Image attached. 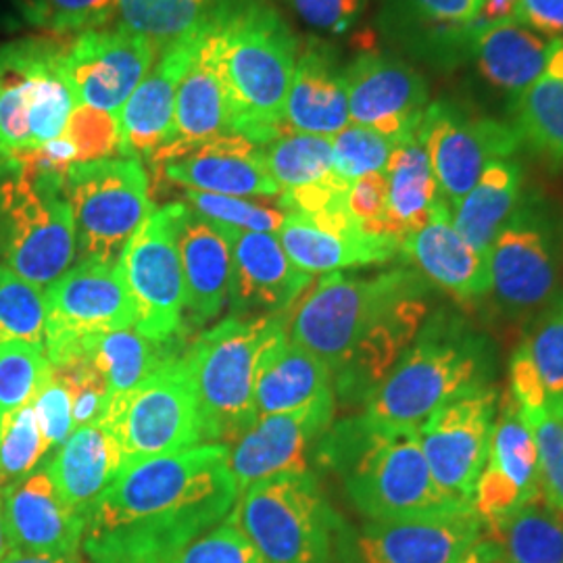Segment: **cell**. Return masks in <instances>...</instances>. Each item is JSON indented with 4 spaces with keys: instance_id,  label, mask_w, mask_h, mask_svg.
<instances>
[{
    "instance_id": "17",
    "label": "cell",
    "mask_w": 563,
    "mask_h": 563,
    "mask_svg": "<svg viewBox=\"0 0 563 563\" xmlns=\"http://www.w3.org/2000/svg\"><path fill=\"white\" fill-rule=\"evenodd\" d=\"M157 57V46L120 23L78 34L67 46L65 67L76 104H88L120 118Z\"/></svg>"
},
{
    "instance_id": "23",
    "label": "cell",
    "mask_w": 563,
    "mask_h": 563,
    "mask_svg": "<svg viewBox=\"0 0 563 563\" xmlns=\"http://www.w3.org/2000/svg\"><path fill=\"white\" fill-rule=\"evenodd\" d=\"M2 504L11 549L78 560L86 520L63 501L46 463L4 484Z\"/></svg>"
},
{
    "instance_id": "13",
    "label": "cell",
    "mask_w": 563,
    "mask_h": 563,
    "mask_svg": "<svg viewBox=\"0 0 563 563\" xmlns=\"http://www.w3.org/2000/svg\"><path fill=\"white\" fill-rule=\"evenodd\" d=\"M184 202H172L142 222L125 244L120 265L136 323L148 341L167 342L180 332L186 311V284L178 249V223Z\"/></svg>"
},
{
    "instance_id": "6",
    "label": "cell",
    "mask_w": 563,
    "mask_h": 563,
    "mask_svg": "<svg viewBox=\"0 0 563 563\" xmlns=\"http://www.w3.org/2000/svg\"><path fill=\"white\" fill-rule=\"evenodd\" d=\"M67 174L20 157H0V263L32 284L51 286L78 257Z\"/></svg>"
},
{
    "instance_id": "45",
    "label": "cell",
    "mask_w": 563,
    "mask_h": 563,
    "mask_svg": "<svg viewBox=\"0 0 563 563\" xmlns=\"http://www.w3.org/2000/svg\"><path fill=\"white\" fill-rule=\"evenodd\" d=\"M528 357L534 365L544 395L547 407L558 411L563 402V295L544 307L539 320L532 323L528 336L522 341Z\"/></svg>"
},
{
    "instance_id": "57",
    "label": "cell",
    "mask_w": 563,
    "mask_h": 563,
    "mask_svg": "<svg viewBox=\"0 0 563 563\" xmlns=\"http://www.w3.org/2000/svg\"><path fill=\"white\" fill-rule=\"evenodd\" d=\"M501 562V553L497 549V544L493 541L481 539L478 543L474 544L460 563H499Z\"/></svg>"
},
{
    "instance_id": "50",
    "label": "cell",
    "mask_w": 563,
    "mask_h": 563,
    "mask_svg": "<svg viewBox=\"0 0 563 563\" xmlns=\"http://www.w3.org/2000/svg\"><path fill=\"white\" fill-rule=\"evenodd\" d=\"M165 563H267L230 514Z\"/></svg>"
},
{
    "instance_id": "61",
    "label": "cell",
    "mask_w": 563,
    "mask_h": 563,
    "mask_svg": "<svg viewBox=\"0 0 563 563\" xmlns=\"http://www.w3.org/2000/svg\"><path fill=\"white\" fill-rule=\"evenodd\" d=\"M499 563H504V560H501V562H499Z\"/></svg>"
},
{
    "instance_id": "1",
    "label": "cell",
    "mask_w": 563,
    "mask_h": 563,
    "mask_svg": "<svg viewBox=\"0 0 563 563\" xmlns=\"http://www.w3.org/2000/svg\"><path fill=\"white\" fill-rule=\"evenodd\" d=\"M230 446L205 443L120 470L90 509L81 549L92 563H165L223 522L239 501Z\"/></svg>"
},
{
    "instance_id": "47",
    "label": "cell",
    "mask_w": 563,
    "mask_h": 563,
    "mask_svg": "<svg viewBox=\"0 0 563 563\" xmlns=\"http://www.w3.org/2000/svg\"><path fill=\"white\" fill-rule=\"evenodd\" d=\"M397 142L386 139L380 132L349 123L332 136V162L334 174L344 181H355L365 174L384 172Z\"/></svg>"
},
{
    "instance_id": "60",
    "label": "cell",
    "mask_w": 563,
    "mask_h": 563,
    "mask_svg": "<svg viewBox=\"0 0 563 563\" xmlns=\"http://www.w3.org/2000/svg\"><path fill=\"white\" fill-rule=\"evenodd\" d=\"M555 413H558V416H560V418H562V420H563V402H562V405H560V409H558V411H555Z\"/></svg>"
},
{
    "instance_id": "38",
    "label": "cell",
    "mask_w": 563,
    "mask_h": 563,
    "mask_svg": "<svg viewBox=\"0 0 563 563\" xmlns=\"http://www.w3.org/2000/svg\"><path fill=\"white\" fill-rule=\"evenodd\" d=\"M484 526L504 563H563V520L543 499Z\"/></svg>"
},
{
    "instance_id": "51",
    "label": "cell",
    "mask_w": 563,
    "mask_h": 563,
    "mask_svg": "<svg viewBox=\"0 0 563 563\" xmlns=\"http://www.w3.org/2000/svg\"><path fill=\"white\" fill-rule=\"evenodd\" d=\"M65 136L76 146V163L115 159L118 155L121 157L120 118L95 107L76 104L67 121Z\"/></svg>"
},
{
    "instance_id": "56",
    "label": "cell",
    "mask_w": 563,
    "mask_h": 563,
    "mask_svg": "<svg viewBox=\"0 0 563 563\" xmlns=\"http://www.w3.org/2000/svg\"><path fill=\"white\" fill-rule=\"evenodd\" d=\"M516 11H518V0H484L476 27L516 21Z\"/></svg>"
},
{
    "instance_id": "21",
    "label": "cell",
    "mask_w": 563,
    "mask_h": 563,
    "mask_svg": "<svg viewBox=\"0 0 563 563\" xmlns=\"http://www.w3.org/2000/svg\"><path fill=\"white\" fill-rule=\"evenodd\" d=\"M499 407L488 460L472 499V507L484 523L543 499L534 434L509 393H505Z\"/></svg>"
},
{
    "instance_id": "32",
    "label": "cell",
    "mask_w": 563,
    "mask_h": 563,
    "mask_svg": "<svg viewBox=\"0 0 563 563\" xmlns=\"http://www.w3.org/2000/svg\"><path fill=\"white\" fill-rule=\"evenodd\" d=\"M46 467L63 501L88 520L104 488L120 474V443L101 420L78 426Z\"/></svg>"
},
{
    "instance_id": "2",
    "label": "cell",
    "mask_w": 563,
    "mask_h": 563,
    "mask_svg": "<svg viewBox=\"0 0 563 563\" xmlns=\"http://www.w3.org/2000/svg\"><path fill=\"white\" fill-rule=\"evenodd\" d=\"M428 297L413 267L372 278L325 274L295 309L288 336L328 365L342 397L367 399L428 322Z\"/></svg>"
},
{
    "instance_id": "11",
    "label": "cell",
    "mask_w": 563,
    "mask_h": 563,
    "mask_svg": "<svg viewBox=\"0 0 563 563\" xmlns=\"http://www.w3.org/2000/svg\"><path fill=\"white\" fill-rule=\"evenodd\" d=\"M74 211L78 257L118 262L125 244L153 213L141 159L118 157L74 163L65 180Z\"/></svg>"
},
{
    "instance_id": "53",
    "label": "cell",
    "mask_w": 563,
    "mask_h": 563,
    "mask_svg": "<svg viewBox=\"0 0 563 563\" xmlns=\"http://www.w3.org/2000/svg\"><path fill=\"white\" fill-rule=\"evenodd\" d=\"M346 209L353 220L365 232L386 234V216H388V181L384 172H372L351 181L346 190ZM393 239V236H390Z\"/></svg>"
},
{
    "instance_id": "52",
    "label": "cell",
    "mask_w": 563,
    "mask_h": 563,
    "mask_svg": "<svg viewBox=\"0 0 563 563\" xmlns=\"http://www.w3.org/2000/svg\"><path fill=\"white\" fill-rule=\"evenodd\" d=\"M32 405L41 426L42 439L48 446V451L65 443L74 432L71 395L65 383L53 372V367L48 369Z\"/></svg>"
},
{
    "instance_id": "36",
    "label": "cell",
    "mask_w": 563,
    "mask_h": 563,
    "mask_svg": "<svg viewBox=\"0 0 563 563\" xmlns=\"http://www.w3.org/2000/svg\"><path fill=\"white\" fill-rule=\"evenodd\" d=\"M522 197V165L514 157L488 163L474 188L453 207V225L474 249L490 253Z\"/></svg>"
},
{
    "instance_id": "48",
    "label": "cell",
    "mask_w": 563,
    "mask_h": 563,
    "mask_svg": "<svg viewBox=\"0 0 563 563\" xmlns=\"http://www.w3.org/2000/svg\"><path fill=\"white\" fill-rule=\"evenodd\" d=\"M48 453L42 439L34 405H25L2 430L0 437V484L13 483L34 472L38 462Z\"/></svg>"
},
{
    "instance_id": "16",
    "label": "cell",
    "mask_w": 563,
    "mask_h": 563,
    "mask_svg": "<svg viewBox=\"0 0 563 563\" xmlns=\"http://www.w3.org/2000/svg\"><path fill=\"white\" fill-rule=\"evenodd\" d=\"M499 390L481 384L443 405L418 430L432 478L446 495L472 504L488 460Z\"/></svg>"
},
{
    "instance_id": "10",
    "label": "cell",
    "mask_w": 563,
    "mask_h": 563,
    "mask_svg": "<svg viewBox=\"0 0 563 563\" xmlns=\"http://www.w3.org/2000/svg\"><path fill=\"white\" fill-rule=\"evenodd\" d=\"M101 422L120 443L121 470L201 443L199 405L184 357L165 360L120 401L111 402Z\"/></svg>"
},
{
    "instance_id": "34",
    "label": "cell",
    "mask_w": 563,
    "mask_h": 563,
    "mask_svg": "<svg viewBox=\"0 0 563 563\" xmlns=\"http://www.w3.org/2000/svg\"><path fill=\"white\" fill-rule=\"evenodd\" d=\"M388 216L386 234L401 242L420 230L443 205V195L420 136L399 142L386 163Z\"/></svg>"
},
{
    "instance_id": "9",
    "label": "cell",
    "mask_w": 563,
    "mask_h": 563,
    "mask_svg": "<svg viewBox=\"0 0 563 563\" xmlns=\"http://www.w3.org/2000/svg\"><path fill=\"white\" fill-rule=\"evenodd\" d=\"M232 516L267 563H334L341 518L311 474L249 486Z\"/></svg>"
},
{
    "instance_id": "25",
    "label": "cell",
    "mask_w": 563,
    "mask_h": 563,
    "mask_svg": "<svg viewBox=\"0 0 563 563\" xmlns=\"http://www.w3.org/2000/svg\"><path fill=\"white\" fill-rule=\"evenodd\" d=\"M195 36L163 46L148 74L123 104L120 115L121 157L151 159L176 141V99L181 78L195 55Z\"/></svg>"
},
{
    "instance_id": "20",
    "label": "cell",
    "mask_w": 563,
    "mask_h": 563,
    "mask_svg": "<svg viewBox=\"0 0 563 563\" xmlns=\"http://www.w3.org/2000/svg\"><path fill=\"white\" fill-rule=\"evenodd\" d=\"M278 239L288 260L309 276L383 265L401 255V242L365 232L346 205L311 216L286 211Z\"/></svg>"
},
{
    "instance_id": "33",
    "label": "cell",
    "mask_w": 563,
    "mask_h": 563,
    "mask_svg": "<svg viewBox=\"0 0 563 563\" xmlns=\"http://www.w3.org/2000/svg\"><path fill=\"white\" fill-rule=\"evenodd\" d=\"M551 41L518 21L476 27L467 44V59L486 84L511 101L541 78Z\"/></svg>"
},
{
    "instance_id": "55",
    "label": "cell",
    "mask_w": 563,
    "mask_h": 563,
    "mask_svg": "<svg viewBox=\"0 0 563 563\" xmlns=\"http://www.w3.org/2000/svg\"><path fill=\"white\" fill-rule=\"evenodd\" d=\"M516 21L547 41L563 42V0H518Z\"/></svg>"
},
{
    "instance_id": "3",
    "label": "cell",
    "mask_w": 563,
    "mask_h": 563,
    "mask_svg": "<svg viewBox=\"0 0 563 563\" xmlns=\"http://www.w3.org/2000/svg\"><path fill=\"white\" fill-rule=\"evenodd\" d=\"M222 71L230 132L263 146L284 130L299 41L269 0H216L201 23Z\"/></svg>"
},
{
    "instance_id": "59",
    "label": "cell",
    "mask_w": 563,
    "mask_h": 563,
    "mask_svg": "<svg viewBox=\"0 0 563 563\" xmlns=\"http://www.w3.org/2000/svg\"><path fill=\"white\" fill-rule=\"evenodd\" d=\"M2 484H0V562L9 555L11 551V541H9V532H7V520H4V504H2Z\"/></svg>"
},
{
    "instance_id": "42",
    "label": "cell",
    "mask_w": 563,
    "mask_h": 563,
    "mask_svg": "<svg viewBox=\"0 0 563 563\" xmlns=\"http://www.w3.org/2000/svg\"><path fill=\"white\" fill-rule=\"evenodd\" d=\"M48 369L44 346L30 342L0 344V437L7 422L34 401Z\"/></svg>"
},
{
    "instance_id": "49",
    "label": "cell",
    "mask_w": 563,
    "mask_h": 563,
    "mask_svg": "<svg viewBox=\"0 0 563 563\" xmlns=\"http://www.w3.org/2000/svg\"><path fill=\"white\" fill-rule=\"evenodd\" d=\"M522 416L539 451L543 501L563 520V420L549 407Z\"/></svg>"
},
{
    "instance_id": "39",
    "label": "cell",
    "mask_w": 563,
    "mask_h": 563,
    "mask_svg": "<svg viewBox=\"0 0 563 563\" xmlns=\"http://www.w3.org/2000/svg\"><path fill=\"white\" fill-rule=\"evenodd\" d=\"M511 125L523 146L547 162L563 165V76L543 71L511 101Z\"/></svg>"
},
{
    "instance_id": "31",
    "label": "cell",
    "mask_w": 563,
    "mask_h": 563,
    "mask_svg": "<svg viewBox=\"0 0 563 563\" xmlns=\"http://www.w3.org/2000/svg\"><path fill=\"white\" fill-rule=\"evenodd\" d=\"M178 249L186 284V311L195 323L220 316L230 290L232 244L223 223L202 218L184 202ZM184 311V313H186Z\"/></svg>"
},
{
    "instance_id": "41",
    "label": "cell",
    "mask_w": 563,
    "mask_h": 563,
    "mask_svg": "<svg viewBox=\"0 0 563 563\" xmlns=\"http://www.w3.org/2000/svg\"><path fill=\"white\" fill-rule=\"evenodd\" d=\"M216 0H118V23L157 51L192 34Z\"/></svg>"
},
{
    "instance_id": "4",
    "label": "cell",
    "mask_w": 563,
    "mask_h": 563,
    "mask_svg": "<svg viewBox=\"0 0 563 563\" xmlns=\"http://www.w3.org/2000/svg\"><path fill=\"white\" fill-rule=\"evenodd\" d=\"M322 457L341 472L351 501L369 522L472 511L432 478L418 430L372 428L362 418L336 426Z\"/></svg>"
},
{
    "instance_id": "43",
    "label": "cell",
    "mask_w": 563,
    "mask_h": 563,
    "mask_svg": "<svg viewBox=\"0 0 563 563\" xmlns=\"http://www.w3.org/2000/svg\"><path fill=\"white\" fill-rule=\"evenodd\" d=\"M13 7L21 23L51 34H81L118 18V0H13Z\"/></svg>"
},
{
    "instance_id": "37",
    "label": "cell",
    "mask_w": 563,
    "mask_h": 563,
    "mask_svg": "<svg viewBox=\"0 0 563 563\" xmlns=\"http://www.w3.org/2000/svg\"><path fill=\"white\" fill-rule=\"evenodd\" d=\"M163 344L148 341L134 328L102 334L88 344L86 357L101 372L107 386V407L136 388L165 360L174 357L165 353Z\"/></svg>"
},
{
    "instance_id": "35",
    "label": "cell",
    "mask_w": 563,
    "mask_h": 563,
    "mask_svg": "<svg viewBox=\"0 0 563 563\" xmlns=\"http://www.w3.org/2000/svg\"><path fill=\"white\" fill-rule=\"evenodd\" d=\"M230 132V104L220 65L201 25L176 99V141L201 142Z\"/></svg>"
},
{
    "instance_id": "5",
    "label": "cell",
    "mask_w": 563,
    "mask_h": 563,
    "mask_svg": "<svg viewBox=\"0 0 563 563\" xmlns=\"http://www.w3.org/2000/svg\"><path fill=\"white\" fill-rule=\"evenodd\" d=\"M493 349L462 318L439 313L365 399L362 422L386 430H420L443 405L488 384Z\"/></svg>"
},
{
    "instance_id": "30",
    "label": "cell",
    "mask_w": 563,
    "mask_h": 563,
    "mask_svg": "<svg viewBox=\"0 0 563 563\" xmlns=\"http://www.w3.org/2000/svg\"><path fill=\"white\" fill-rule=\"evenodd\" d=\"M284 121L295 132L325 139H332L351 123L344 65L322 38L311 36L299 46Z\"/></svg>"
},
{
    "instance_id": "15",
    "label": "cell",
    "mask_w": 563,
    "mask_h": 563,
    "mask_svg": "<svg viewBox=\"0 0 563 563\" xmlns=\"http://www.w3.org/2000/svg\"><path fill=\"white\" fill-rule=\"evenodd\" d=\"M488 257L490 290L509 313L543 311L558 299V234L541 199L523 195Z\"/></svg>"
},
{
    "instance_id": "14",
    "label": "cell",
    "mask_w": 563,
    "mask_h": 563,
    "mask_svg": "<svg viewBox=\"0 0 563 563\" xmlns=\"http://www.w3.org/2000/svg\"><path fill=\"white\" fill-rule=\"evenodd\" d=\"M418 136L451 209L474 188L488 163L509 159L523 146L511 121L476 113L451 99L428 104Z\"/></svg>"
},
{
    "instance_id": "8",
    "label": "cell",
    "mask_w": 563,
    "mask_h": 563,
    "mask_svg": "<svg viewBox=\"0 0 563 563\" xmlns=\"http://www.w3.org/2000/svg\"><path fill=\"white\" fill-rule=\"evenodd\" d=\"M67 46L51 38L0 44V157H20L65 134L76 95Z\"/></svg>"
},
{
    "instance_id": "18",
    "label": "cell",
    "mask_w": 563,
    "mask_h": 563,
    "mask_svg": "<svg viewBox=\"0 0 563 563\" xmlns=\"http://www.w3.org/2000/svg\"><path fill=\"white\" fill-rule=\"evenodd\" d=\"M351 123L372 128L390 141L418 136L430 104L422 74L393 55L363 53L344 65Z\"/></svg>"
},
{
    "instance_id": "29",
    "label": "cell",
    "mask_w": 563,
    "mask_h": 563,
    "mask_svg": "<svg viewBox=\"0 0 563 563\" xmlns=\"http://www.w3.org/2000/svg\"><path fill=\"white\" fill-rule=\"evenodd\" d=\"M332 397L334 384L328 365L292 341L286 322L276 318L255 369L257 418L295 411Z\"/></svg>"
},
{
    "instance_id": "24",
    "label": "cell",
    "mask_w": 563,
    "mask_h": 563,
    "mask_svg": "<svg viewBox=\"0 0 563 563\" xmlns=\"http://www.w3.org/2000/svg\"><path fill=\"white\" fill-rule=\"evenodd\" d=\"M232 244L230 307L232 318L251 311L265 316L290 309L311 286L313 276L288 260L280 239L269 232H249L223 225Z\"/></svg>"
},
{
    "instance_id": "54",
    "label": "cell",
    "mask_w": 563,
    "mask_h": 563,
    "mask_svg": "<svg viewBox=\"0 0 563 563\" xmlns=\"http://www.w3.org/2000/svg\"><path fill=\"white\" fill-rule=\"evenodd\" d=\"M309 27L341 36L363 15L367 0H278Z\"/></svg>"
},
{
    "instance_id": "28",
    "label": "cell",
    "mask_w": 563,
    "mask_h": 563,
    "mask_svg": "<svg viewBox=\"0 0 563 563\" xmlns=\"http://www.w3.org/2000/svg\"><path fill=\"white\" fill-rule=\"evenodd\" d=\"M484 0H384L388 38L434 65L467 59L470 36L478 25Z\"/></svg>"
},
{
    "instance_id": "22",
    "label": "cell",
    "mask_w": 563,
    "mask_h": 563,
    "mask_svg": "<svg viewBox=\"0 0 563 563\" xmlns=\"http://www.w3.org/2000/svg\"><path fill=\"white\" fill-rule=\"evenodd\" d=\"M332 416L334 397L295 411L260 418L228 451V467L239 495L249 486L276 476L309 474V446L325 434Z\"/></svg>"
},
{
    "instance_id": "58",
    "label": "cell",
    "mask_w": 563,
    "mask_h": 563,
    "mask_svg": "<svg viewBox=\"0 0 563 563\" xmlns=\"http://www.w3.org/2000/svg\"><path fill=\"white\" fill-rule=\"evenodd\" d=\"M0 563H78V560H65V558H53V555H38V553H25L11 549L9 555Z\"/></svg>"
},
{
    "instance_id": "26",
    "label": "cell",
    "mask_w": 563,
    "mask_h": 563,
    "mask_svg": "<svg viewBox=\"0 0 563 563\" xmlns=\"http://www.w3.org/2000/svg\"><path fill=\"white\" fill-rule=\"evenodd\" d=\"M476 511L437 518L369 522L363 528L355 563H460L483 537Z\"/></svg>"
},
{
    "instance_id": "7",
    "label": "cell",
    "mask_w": 563,
    "mask_h": 563,
    "mask_svg": "<svg viewBox=\"0 0 563 563\" xmlns=\"http://www.w3.org/2000/svg\"><path fill=\"white\" fill-rule=\"evenodd\" d=\"M274 322V316L228 318L190 346L184 362L197 395L202 441L236 443L260 420L255 369Z\"/></svg>"
},
{
    "instance_id": "27",
    "label": "cell",
    "mask_w": 563,
    "mask_h": 563,
    "mask_svg": "<svg viewBox=\"0 0 563 563\" xmlns=\"http://www.w3.org/2000/svg\"><path fill=\"white\" fill-rule=\"evenodd\" d=\"M401 257L428 284L463 305L481 301L490 292V257L455 230L449 202H443L420 230L402 239Z\"/></svg>"
},
{
    "instance_id": "40",
    "label": "cell",
    "mask_w": 563,
    "mask_h": 563,
    "mask_svg": "<svg viewBox=\"0 0 563 563\" xmlns=\"http://www.w3.org/2000/svg\"><path fill=\"white\" fill-rule=\"evenodd\" d=\"M263 163L282 192L299 190L334 174L332 139L284 130L262 146Z\"/></svg>"
},
{
    "instance_id": "12",
    "label": "cell",
    "mask_w": 563,
    "mask_h": 563,
    "mask_svg": "<svg viewBox=\"0 0 563 563\" xmlns=\"http://www.w3.org/2000/svg\"><path fill=\"white\" fill-rule=\"evenodd\" d=\"M44 346L51 365L86 357L88 344L109 332L134 328L136 309L120 260H81L44 292Z\"/></svg>"
},
{
    "instance_id": "46",
    "label": "cell",
    "mask_w": 563,
    "mask_h": 563,
    "mask_svg": "<svg viewBox=\"0 0 563 563\" xmlns=\"http://www.w3.org/2000/svg\"><path fill=\"white\" fill-rule=\"evenodd\" d=\"M184 201L192 211L201 213L202 218L213 222L232 225L249 232H280L282 223L286 220V211L278 205H262L249 201L242 197H225L211 195L201 190H186Z\"/></svg>"
},
{
    "instance_id": "44",
    "label": "cell",
    "mask_w": 563,
    "mask_h": 563,
    "mask_svg": "<svg viewBox=\"0 0 563 563\" xmlns=\"http://www.w3.org/2000/svg\"><path fill=\"white\" fill-rule=\"evenodd\" d=\"M44 318L41 288L0 263V344L30 342L44 346Z\"/></svg>"
},
{
    "instance_id": "19",
    "label": "cell",
    "mask_w": 563,
    "mask_h": 563,
    "mask_svg": "<svg viewBox=\"0 0 563 563\" xmlns=\"http://www.w3.org/2000/svg\"><path fill=\"white\" fill-rule=\"evenodd\" d=\"M148 162L162 167L165 180L186 190L225 197H280V186L263 163L262 146L236 132L201 142H172Z\"/></svg>"
}]
</instances>
